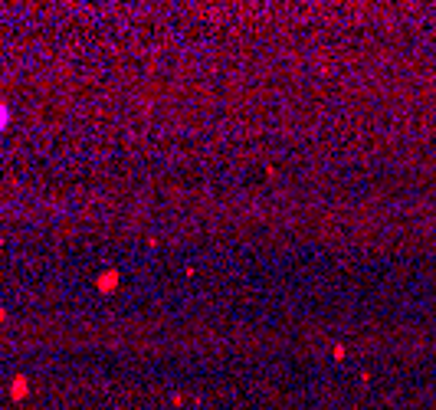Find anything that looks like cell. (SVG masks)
<instances>
[{"label": "cell", "mask_w": 436, "mask_h": 410, "mask_svg": "<svg viewBox=\"0 0 436 410\" xmlns=\"http://www.w3.org/2000/svg\"><path fill=\"white\" fill-rule=\"evenodd\" d=\"M3 122H7V112H3V109H0V125H3Z\"/></svg>", "instance_id": "cell-1"}]
</instances>
